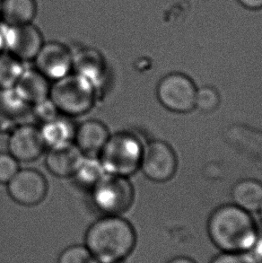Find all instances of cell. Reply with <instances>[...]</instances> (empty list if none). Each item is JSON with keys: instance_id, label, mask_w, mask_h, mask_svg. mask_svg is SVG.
<instances>
[{"instance_id": "obj_1", "label": "cell", "mask_w": 262, "mask_h": 263, "mask_svg": "<svg viewBox=\"0 0 262 263\" xmlns=\"http://www.w3.org/2000/svg\"><path fill=\"white\" fill-rule=\"evenodd\" d=\"M84 245L99 262L121 263L134 251L137 233L122 216H102L87 228Z\"/></svg>"}, {"instance_id": "obj_2", "label": "cell", "mask_w": 262, "mask_h": 263, "mask_svg": "<svg viewBox=\"0 0 262 263\" xmlns=\"http://www.w3.org/2000/svg\"><path fill=\"white\" fill-rule=\"evenodd\" d=\"M208 234L213 245L223 253L251 252L259 235L251 213L234 204L213 212L208 222Z\"/></svg>"}, {"instance_id": "obj_3", "label": "cell", "mask_w": 262, "mask_h": 263, "mask_svg": "<svg viewBox=\"0 0 262 263\" xmlns=\"http://www.w3.org/2000/svg\"><path fill=\"white\" fill-rule=\"evenodd\" d=\"M144 148L136 133L120 130L110 134L98 158L106 174L129 178L140 169Z\"/></svg>"}, {"instance_id": "obj_4", "label": "cell", "mask_w": 262, "mask_h": 263, "mask_svg": "<svg viewBox=\"0 0 262 263\" xmlns=\"http://www.w3.org/2000/svg\"><path fill=\"white\" fill-rule=\"evenodd\" d=\"M99 97L96 87L74 72L51 83L50 99L60 114L72 119L89 114Z\"/></svg>"}, {"instance_id": "obj_5", "label": "cell", "mask_w": 262, "mask_h": 263, "mask_svg": "<svg viewBox=\"0 0 262 263\" xmlns=\"http://www.w3.org/2000/svg\"><path fill=\"white\" fill-rule=\"evenodd\" d=\"M90 192L102 216H122L134 203V187L128 177L106 174Z\"/></svg>"}, {"instance_id": "obj_6", "label": "cell", "mask_w": 262, "mask_h": 263, "mask_svg": "<svg viewBox=\"0 0 262 263\" xmlns=\"http://www.w3.org/2000/svg\"><path fill=\"white\" fill-rule=\"evenodd\" d=\"M197 88L192 79L181 73H173L160 81L156 95L167 110L187 114L195 108Z\"/></svg>"}, {"instance_id": "obj_7", "label": "cell", "mask_w": 262, "mask_h": 263, "mask_svg": "<svg viewBox=\"0 0 262 263\" xmlns=\"http://www.w3.org/2000/svg\"><path fill=\"white\" fill-rule=\"evenodd\" d=\"M7 187L11 199L24 206L39 205L46 198L49 190L46 177L32 168H20Z\"/></svg>"}, {"instance_id": "obj_8", "label": "cell", "mask_w": 262, "mask_h": 263, "mask_svg": "<svg viewBox=\"0 0 262 263\" xmlns=\"http://www.w3.org/2000/svg\"><path fill=\"white\" fill-rule=\"evenodd\" d=\"M140 170L155 182L169 181L177 170V157L167 143L154 140L145 145Z\"/></svg>"}, {"instance_id": "obj_9", "label": "cell", "mask_w": 262, "mask_h": 263, "mask_svg": "<svg viewBox=\"0 0 262 263\" xmlns=\"http://www.w3.org/2000/svg\"><path fill=\"white\" fill-rule=\"evenodd\" d=\"M0 27L3 32L5 50L23 62L33 61L45 43L40 29L33 24L2 25Z\"/></svg>"}, {"instance_id": "obj_10", "label": "cell", "mask_w": 262, "mask_h": 263, "mask_svg": "<svg viewBox=\"0 0 262 263\" xmlns=\"http://www.w3.org/2000/svg\"><path fill=\"white\" fill-rule=\"evenodd\" d=\"M32 61L33 68L50 82H55L73 71V50L61 42H47Z\"/></svg>"}, {"instance_id": "obj_11", "label": "cell", "mask_w": 262, "mask_h": 263, "mask_svg": "<svg viewBox=\"0 0 262 263\" xmlns=\"http://www.w3.org/2000/svg\"><path fill=\"white\" fill-rule=\"evenodd\" d=\"M46 150L39 127L35 125L18 124L8 135L7 152L19 163H32L38 160Z\"/></svg>"}, {"instance_id": "obj_12", "label": "cell", "mask_w": 262, "mask_h": 263, "mask_svg": "<svg viewBox=\"0 0 262 263\" xmlns=\"http://www.w3.org/2000/svg\"><path fill=\"white\" fill-rule=\"evenodd\" d=\"M96 87L98 95L109 82V67L103 53L92 47L85 46L73 51V71Z\"/></svg>"}, {"instance_id": "obj_13", "label": "cell", "mask_w": 262, "mask_h": 263, "mask_svg": "<svg viewBox=\"0 0 262 263\" xmlns=\"http://www.w3.org/2000/svg\"><path fill=\"white\" fill-rule=\"evenodd\" d=\"M110 136V130L103 122L86 120L77 125L74 145L84 156L98 157Z\"/></svg>"}, {"instance_id": "obj_14", "label": "cell", "mask_w": 262, "mask_h": 263, "mask_svg": "<svg viewBox=\"0 0 262 263\" xmlns=\"http://www.w3.org/2000/svg\"><path fill=\"white\" fill-rule=\"evenodd\" d=\"M77 125L74 119L62 114L40 124V133L46 149H56L74 144Z\"/></svg>"}, {"instance_id": "obj_15", "label": "cell", "mask_w": 262, "mask_h": 263, "mask_svg": "<svg viewBox=\"0 0 262 263\" xmlns=\"http://www.w3.org/2000/svg\"><path fill=\"white\" fill-rule=\"evenodd\" d=\"M84 155L74 144L69 146L49 149L44 164L51 175L59 178H71L74 175Z\"/></svg>"}, {"instance_id": "obj_16", "label": "cell", "mask_w": 262, "mask_h": 263, "mask_svg": "<svg viewBox=\"0 0 262 263\" xmlns=\"http://www.w3.org/2000/svg\"><path fill=\"white\" fill-rule=\"evenodd\" d=\"M14 87L33 106L50 98L51 82L35 68H25Z\"/></svg>"}, {"instance_id": "obj_17", "label": "cell", "mask_w": 262, "mask_h": 263, "mask_svg": "<svg viewBox=\"0 0 262 263\" xmlns=\"http://www.w3.org/2000/svg\"><path fill=\"white\" fill-rule=\"evenodd\" d=\"M37 14L35 0H2L0 20L3 25L14 26L32 24Z\"/></svg>"}, {"instance_id": "obj_18", "label": "cell", "mask_w": 262, "mask_h": 263, "mask_svg": "<svg viewBox=\"0 0 262 263\" xmlns=\"http://www.w3.org/2000/svg\"><path fill=\"white\" fill-rule=\"evenodd\" d=\"M234 205L249 213L259 211L262 206V183L247 179L239 181L232 191Z\"/></svg>"}, {"instance_id": "obj_19", "label": "cell", "mask_w": 262, "mask_h": 263, "mask_svg": "<svg viewBox=\"0 0 262 263\" xmlns=\"http://www.w3.org/2000/svg\"><path fill=\"white\" fill-rule=\"evenodd\" d=\"M32 107L15 87L0 90V116L19 122L31 115Z\"/></svg>"}, {"instance_id": "obj_20", "label": "cell", "mask_w": 262, "mask_h": 263, "mask_svg": "<svg viewBox=\"0 0 262 263\" xmlns=\"http://www.w3.org/2000/svg\"><path fill=\"white\" fill-rule=\"evenodd\" d=\"M105 175L98 157L84 156L71 178L78 187L90 192Z\"/></svg>"}, {"instance_id": "obj_21", "label": "cell", "mask_w": 262, "mask_h": 263, "mask_svg": "<svg viewBox=\"0 0 262 263\" xmlns=\"http://www.w3.org/2000/svg\"><path fill=\"white\" fill-rule=\"evenodd\" d=\"M25 70V62L4 50L0 53V90L14 87Z\"/></svg>"}, {"instance_id": "obj_22", "label": "cell", "mask_w": 262, "mask_h": 263, "mask_svg": "<svg viewBox=\"0 0 262 263\" xmlns=\"http://www.w3.org/2000/svg\"><path fill=\"white\" fill-rule=\"evenodd\" d=\"M57 263H98L85 245H73L65 248Z\"/></svg>"}, {"instance_id": "obj_23", "label": "cell", "mask_w": 262, "mask_h": 263, "mask_svg": "<svg viewBox=\"0 0 262 263\" xmlns=\"http://www.w3.org/2000/svg\"><path fill=\"white\" fill-rule=\"evenodd\" d=\"M220 96L216 89L210 86H203L197 89L195 108L205 114L213 112L219 107Z\"/></svg>"}, {"instance_id": "obj_24", "label": "cell", "mask_w": 262, "mask_h": 263, "mask_svg": "<svg viewBox=\"0 0 262 263\" xmlns=\"http://www.w3.org/2000/svg\"><path fill=\"white\" fill-rule=\"evenodd\" d=\"M18 162L9 152H0V184L7 185L20 170Z\"/></svg>"}, {"instance_id": "obj_25", "label": "cell", "mask_w": 262, "mask_h": 263, "mask_svg": "<svg viewBox=\"0 0 262 263\" xmlns=\"http://www.w3.org/2000/svg\"><path fill=\"white\" fill-rule=\"evenodd\" d=\"M60 114H61L59 112L50 98L33 105L31 111V116L34 118L39 122V124H43L44 122L57 117Z\"/></svg>"}, {"instance_id": "obj_26", "label": "cell", "mask_w": 262, "mask_h": 263, "mask_svg": "<svg viewBox=\"0 0 262 263\" xmlns=\"http://www.w3.org/2000/svg\"><path fill=\"white\" fill-rule=\"evenodd\" d=\"M209 263H259L250 252L223 253L221 252Z\"/></svg>"}, {"instance_id": "obj_27", "label": "cell", "mask_w": 262, "mask_h": 263, "mask_svg": "<svg viewBox=\"0 0 262 263\" xmlns=\"http://www.w3.org/2000/svg\"><path fill=\"white\" fill-rule=\"evenodd\" d=\"M250 253H252L258 262L262 263V235H259L255 245L252 247Z\"/></svg>"}, {"instance_id": "obj_28", "label": "cell", "mask_w": 262, "mask_h": 263, "mask_svg": "<svg viewBox=\"0 0 262 263\" xmlns=\"http://www.w3.org/2000/svg\"><path fill=\"white\" fill-rule=\"evenodd\" d=\"M239 2L249 9L262 8V0H239Z\"/></svg>"}, {"instance_id": "obj_29", "label": "cell", "mask_w": 262, "mask_h": 263, "mask_svg": "<svg viewBox=\"0 0 262 263\" xmlns=\"http://www.w3.org/2000/svg\"><path fill=\"white\" fill-rule=\"evenodd\" d=\"M166 263H197L195 260L187 256H176L171 259Z\"/></svg>"}, {"instance_id": "obj_30", "label": "cell", "mask_w": 262, "mask_h": 263, "mask_svg": "<svg viewBox=\"0 0 262 263\" xmlns=\"http://www.w3.org/2000/svg\"><path fill=\"white\" fill-rule=\"evenodd\" d=\"M4 50H5V44H4L3 32H2V29L0 27V53L3 52Z\"/></svg>"}, {"instance_id": "obj_31", "label": "cell", "mask_w": 262, "mask_h": 263, "mask_svg": "<svg viewBox=\"0 0 262 263\" xmlns=\"http://www.w3.org/2000/svg\"><path fill=\"white\" fill-rule=\"evenodd\" d=\"M259 213H260V217H261L262 218V206L261 208H260V210H259Z\"/></svg>"}, {"instance_id": "obj_32", "label": "cell", "mask_w": 262, "mask_h": 263, "mask_svg": "<svg viewBox=\"0 0 262 263\" xmlns=\"http://www.w3.org/2000/svg\"><path fill=\"white\" fill-rule=\"evenodd\" d=\"M1 2H2V0H0V11H1Z\"/></svg>"}, {"instance_id": "obj_33", "label": "cell", "mask_w": 262, "mask_h": 263, "mask_svg": "<svg viewBox=\"0 0 262 263\" xmlns=\"http://www.w3.org/2000/svg\"><path fill=\"white\" fill-rule=\"evenodd\" d=\"M98 263H103V262H99V261H98Z\"/></svg>"}]
</instances>
